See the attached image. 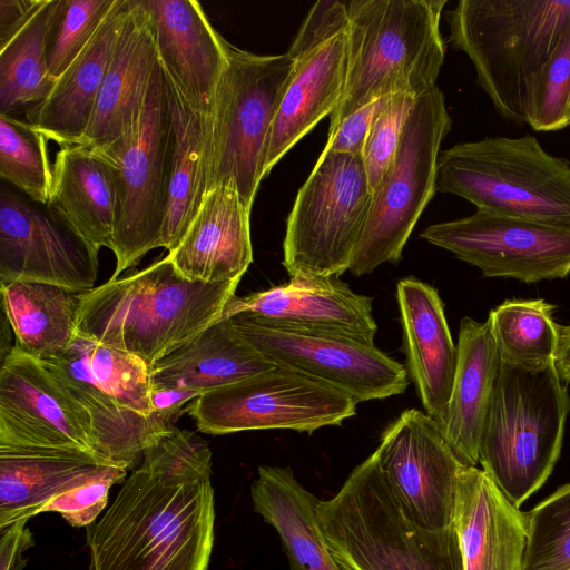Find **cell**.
I'll return each mask as SVG.
<instances>
[{
  "label": "cell",
  "instance_id": "obj_1",
  "mask_svg": "<svg viewBox=\"0 0 570 570\" xmlns=\"http://www.w3.org/2000/svg\"><path fill=\"white\" fill-rule=\"evenodd\" d=\"M212 451L175 428L142 453L88 530L89 570H207L215 541Z\"/></svg>",
  "mask_w": 570,
  "mask_h": 570
},
{
  "label": "cell",
  "instance_id": "obj_2",
  "mask_svg": "<svg viewBox=\"0 0 570 570\" xmlns=\"http://www.w3.org/2000/svg\"><path fill=\"white\" fill-rule=\"evenodd\" d=\"M239 282L189 279L165 256L82 292L77 333L150 367L220 320Z\"/></svg>",
  "mask_w": 570,
  "mask_h": 570
},
{
  "label": "cell",
  "instance_id": "obj_3",
  "mask_svg": "<svg viewBox=\"0 0 570 570\" xmlns=\"http://www.w3.org/2000/svg\"><path fill=\"white\" fill-rule=\"evenodd\" d=\"M446 0L347 1V76L328 134L380 98H417L436 86L445 58L440 22Z\"/></svg>",
  "mask_w": 570,
  "mask_h": 570
},
{
  "label": "cell",
  "instance_id": "obj_4",
  "mask_svg": "<svg viewBox=\"0 0 570 570\" xmlns=\"http://www.w3.org/2000/svg\"><path fill=\"white\" fill-rule=\"evenodd\" d=\"M317 522L341 570H464L453 524L420 527L403 510L373 452L338 492L320 500Z\"/></svg>",
  "mask_w": 570,
  "mask_h": 570
},
{
  "label": "cell",
  "instance_id": "obj_5",
  "mask_svg": "<svg viewBox=\"0 0 570 570\" xmlns=\"http://www.w3.org/2000/svg\"><path fill=\"white\" fill-rule=\"evenodd\" d=\"M570 395L554 363H501L484 419L479 463L515 507L548 480L560 456Z\"/></svg>",
  "mask_w": 570,
  "mask_h": 570
},
{
  "label": "cell",
  "instance_id": "obj_6",
  "mask_svg": "<svg viewBox=\"0 0 570 570\" xmlns=\"http://www.w3.org/2000/svg\"><path fill=\"white\" fill-rule=\"evenodd\" d=\"M445 17L451 47L468 56L497 114L525 124L527 86L570 29V0H461Z\"/></svg>",
  "mask_w": 570,
  "mask_h": 570
},
{
  "label": "cell",
  "instance_id": "obj_7",
  "mask_svg": "<svg viewBox=\"0 0 570 570\" xmlns=\"http://www.w3.org/2000/svg\"><path fill=\"white\" fill-rule=\"evenodd\" d=\"M435 190L480 212L570 225V161L549 154L533 135L485 137L441 150Z\"/></svg>",
  "mask_w": 570,
  "mask_h": 570
},
{
  "label": "cell",
  "instance_id": "obj_8",
  "mask_svg": "<svg viewBox=\"0 0 570 570\" xmlns=\"http://www.w3.org/2000/svg\"><path fill=\"white\" fill-rule=\"evenodd\" d=\"M41 362L86 412L95 452L112 464L132 469L176 428L151 414L149 366L132 354L76 333L63 351Z\"/></svg>",
  "mask_w": 570,
  "mask_h": 570
},
{
  "label": "cell",
  "instance_id": "obj_9",
  "mask_svg": "<svg viewBox=\"0 0 570 570\" xmlns=\"http://www.w3.org/2000/svg\"><path fill=\"white\" fill-rule=\"evenodd\" d=\"M173 109L167 76L159 62L130 129L101 153L115 168L116 215L110 278L160 247L168 205Z\"/></svg>",
  "mask_w": 570,
  "mask_h": 570
},
{
  "label": "cell",
  "instance_id": "obj_10",
  "mask_svg": "<svg viewBox=\"0 0 570 570\" xmlns=\"http://www.w3.org/2000/svg\"><path fill=\"white\" fill-rule=\"evenodd\" d=\"M294 60L288 52L256 55L228 45L207 153V193L233 183L252 209L261 181L269 132Z\"/></svg>",
  "mask_w": 570,
  "mask_h": 570
},
{
  "label": "cell",
  "instance_id": "obj_11",
  "mask_svg": "<svg viewBox=\"0 0 570 570\" xmlns=\"http://www.w3.org/2000/svg\"><path fill=\"white\" fill-rule=\"evenodd\" d=\"M452 119L442 90L435 86L416 98L395 157L373 190L368 217L348 272L373 273L384 263L396 264L435 190L441 142Z\"/></svg>",
  "mask_w": 570,
  "mask_h": 570
},
{
  "label": "cell",
  "instance_id": "obj_12",
  "mask_svg": "<svg viewBox=\"0 0 570 570\" xmlns=\"http://www.w3.org/2000/svg\"><path fill=\"white\" fill-rule=\"evenodd\" d=\"M372 198L362 156L324 148L287 217L283 266L289 277L347 272Z\"/></svg>",
  "mask_w": 570,
  "mask_h": 570
},
{
  "label": "cell",
  "instance_id": "obj_13",
  "mask_svg": "<svg viewBox=\"0 0 570 570\" xmlns=\"http://www.w3.org/2000/svg\"><path fill=\"white\" fill-rule=\"evenodd\" d=\"M357 404L327 383L276 365L202 394L184 412L199 432L212 435L255 430L312 433L341 425L355 415Z\"/></svg>",
  "mask_w": 570,
  "mask_h": 570
},
{
  "label": "cell",
  "instance_id": "obj_14",
  "mask_svg": "<svg viewBox=\"0 0 570 570\" xmlns=\"http://www.w3.org/2000/svg\"><path fill=\"white\" fill-rule=\"evenodd\" d=\"M347 1H317L305 17L287 51L294 67L269 132L265 177L340 105L347 76Z\"/></svg>",
  "mask_w": 570,
  "mask_h": 570
},
{
  "label": "cell",
  "instance_id": "obj_15",
  "mask_svg": "<svg viewBox=\"0 0 570 570\" xmlns=\"http://www.w3.org/2000/svg\"><path fill=\"white\" fill-rule=\"evenodd\" d=\"M229 318L240 336L273 364L327 383L357 403L400 395L409 386L405 366L374 343L278 326L247 313Z\"/></svg>",
  "mask_w": 570,
  "mask_h": 570
},
{
  "label": "cell",
  "instance_id": "obj_16",
  "mask_svg": "<svg viewBox=\"0 0 570 570\" xmlns=\"http://www.w3.org/2000/svg\"><path fill=\"white\" fill-rule=\"evenodd\" d=\"M421 237L478 267L484 277L535 283L570 274V225L476 210L430 225Z\"/></svg>",
  "mask_w": 570,
  "mask_h": 570
},
{
  "label": "cell",
  "instance_id": "obj_17",
  "mask_svg": "<svg viewBox=\"0 0 570 570\" xmlns=\"http://www.w3.org/2000/svg\"><path fill=\"white\" fill-rule=\"evenodd\" d=\"M374 452L386 482L414 522L430 530L452 525L463 465L431 416L417 409L403 411L383 432Z\"/></svg>",
  "mask_w": 570,
  "mask_h": 570
},
{
  "label": "cell",
  "instance_id": "obj_18",
  "mask_svg": "<svg viewBox=\"0 0 570 570\" xmlns=\"http://www.w3.org/2000/svg\"><path fill=\"white\" fill-rule=\"evenodd\" d=\"M99 250L32 200L0 186V283L32 281L94 288Z\"/></svg>",
  "mask_w": 570,
  "mask_h": 570
},
{
  "label": "cell",
  "instance_id": "obj_19",
  "mask_svg": "<svg viewBox=\"0 0 570 570\" xmlns=\"http://www.w3.org/2000/svg\"><path fill=\"white\" fill-rule=\"evenodd\" d=\"M0 444L79 449L98 455L86 412L40 360L14 344L0 366Z\"/></svg>",
  "mask_w": 570,
  "mask_h": 570
},
{
  "label": "cell",
  "instance_id": "obj_20",
  "mask_svg": "<svg viewBox=\"0 0 570 570\" xmlns=\"http://www.w3.org/2000/svg\"><path fill=\"white\" fill-rule=\"evenodd\" d=\"M247 313L274 325L334 333L374 343L372 298L338 276H295L287 283L234 296L223 317Z\"/></svg>",
  "mask_w": 570,
  "mask_h": 570
},
{
  "label": "cell",
  "instance_id": "obj_21",
  "mask_svg": "<svg viewBox=\"0 0 570 570\" xmlns=\"http://www.w3.org/2000/svg\"><path fill=\"white\" fill-rule=\"evenodd\" d=\"M159 62L190 108L210 119L228 45L195 0H148Z\"/></svg>",
  "mask_w": 570,
  "mask_h": 570
},
{
  "label": "cell",
  "instance_id": "obj_22",
  "mask_svg": "<svg viewBox=\"0 0 570 570\" xmlns=\"http://www.w3.org/2000/svg\"><path fill=\"white\" fill-rule=\"evenodd\" d=\"M158 53L148 0H131L81 145L105 150L137 119Z\"/></svg>",
  "mask_w": 570,
  "mask_h": 570
},
{
  "label": "cell",
  "instance_id": "obj_23",
  "mask_svg": "<svg viewBox=\"0 0 570 570\" xmlns=\"http://www.w3.org/2000/svg\"><path fill=\"white\" fill-rule=\"evenodd\" d=\"M407 372L425 413L445 423L456 368L454 345L438 291L415 277L396 284Z\"/></svg>",
  "mask_w": 570,
  "mask_h": 570
},
{
  "label": "cell",
  "instance_id": "obj_24",
  "mask_svg": "<svg viewBox=\"0 0 570 570\" xmlns=\"http://www.w3.org/2000/svg\"><path fill=\"white\" fill-rule=\"evenodd\" d=\"M452 524L464 570H523L524 512L482 469L461 468Z\"/></svg>",
  "mask_w": 570,
  "mask_h": 570
},
{
  "label": "cell",
  "instance_id": "obj_25",
  "mask_svg": "<svg viewBox=\"0 0 570 570\" xmlns=\"http://www.w3.org/2000/svg\"><path fill=\"white\" fill-rule=\"evenodd\" d=\"M250 210L233 183L218 184L206 194L185 235L167 256L193 281L242 279L253 262Z\"/></svg>",
  "mask_w": 570,
  "mask_h": 570
},
{
  "label": "cell",
  "instance_id": "obj_26",
  "mask_svg": "<svg viewBox=\"0 0 570 570\" xmlns=\"http://www.w3.org/2000/svg\"><path fill=\"white\" fill-rule=\"evenodd\" d=\"M131 0H116L86 48L55 80L48 96L26 111L28 122L48 140L78 145L87 130Z\"/></svg>",
  "mask_w": 570,
  "mask_h": 570
},
{
  "label": "cell",
  "instance_id": "obj_27",
  "mask_svg": "<svg viewBox=\"0 0 570 570\" xmlns=\"http://www.w3.org/2000/svg\"><path fill=\"white\" fill-rule=\"evenodd\" d=\"M107 465L116 464L79 449L0 444V530L42 513Z\"/></svg>",
  "mask_w": 570,
  "mask_h": 570
},
{
  "label": "cell",
  "instance_id": "obj_28",
  "mask_svg": "<svg viewBox=\"0 0 570 570\" xmlns=\"http://www.w3.org/2000/svg\"><path fill=\"white\" fill-rule=\"evenodd\" d=\"M46 207L96 249L111 250L116 215L114 165L88 146H61L52 165Z\"/></svg>",
  "mask_w": 570,
  "mask_h": 570
},
{
  "label": "cell",
  "instance_id": "obj_29",
  "mask_svg": "<svg viewBox=\"0 0 570 570\" xmlns=\"http://www.w3.org/2000/svg\"><path fill=\"white\" fill-rule=\"evenodd\" d=\"M456 352L448 414L441 430L461 464L476 466L482 428L501 366L489 323L463 317Z\"/></svg>",
  "mask_w": 570,
  "mask_h": 570
},
{
  "label": "cell",
  "instance_id": "obj_30",
  "mask_svg": "<svg viewBox=\"0 0 570 570\" xmlns=\"http://www.w3.org/2000/svg\"><path fill=\"white\" fill-rule=\"evenodd\" d=\"M276 366L222 317L161 358L150 371V387L191 389L203 394Z\"/></svg>",
  "mask_w": 570,
  "mask_h": 570
},
{
  "label": "cell",
  "instance_id": "obj_31",
  "mask_svg": "<svg viewBox=\"0 0 570 570\" xmlns=\"http://www.w3.org/2000/svg\"><path fill=\"white\" fill-rule=\"evenodd\" d=\"M256 513L277 532L289 570H341L317 522V499L288 468L259 465L250 487Z\"/></svg>",
  "mask_w": 570,
  "mask_h": 570
},
{
  "label": "cell",
  "instance_id": "obj_32",
  "mask_svg": "<svg viewBox=\"0 0 570 570\" xmlns=\"http://www.w3.org/2000/svg\"><path fill=\"white\" fill-rule=\"evenodd\" d=\"M168 83L173 109V148L160 247L170 252L185 235L207 194L210 119L196 114L169 79Z\"/></svg>",
  "mask_w": 570,
  "mask_h": 570
},
{
  "label": "cell",
  "instance_id": "obj_33",
  "mask_svg": "<svg viewBox=\"0 0 570 570\" xmlns=\"http://www.w3.org/2000/svg\"><path fill=\"white\" fill-rule=\"evenodd\" d=\"M81 294L42 282L1 284L2 312L13 332L14 345L41 361L58 355L77 333Z\"/></svg>",
  "mask_w": 570,
  "mask_h": 570
},
{
  "label": "cell",
  "instance_id": "obj_34",
  "mask_svg": "<svg viewBox=\"0 0 570 570\" xmlns=\"http://www.w3.org/2000/svg\"><path fill=\"white\" fill-rule=\"evenodd\" d=\"M59 0H42L27 23L0 47V115L36 105L50 92L47 42Z\"/></svg>",
  "mask_w": 570,
  "mask_h": 570
},
{
  "label": "cell",
  "instance_id": "obj_35",
  "mask_svg": "<svg viewBox=\"0 0 570 570\" xmlns=\"http://www.w3.org/2000/svg\"><path fill=\"white\" fill-rule=\"evenodd\" d=\"M554 305L542 298L505 299L489 312L501 363L539 366L554 363L559 331Z\"/></svg>",
  "mask_w": 570,
  "mask_h": 570
},
{
  "label": "cell",
  "instance_id": "obj_36",
  "mask_svg": "<svg viewBox=\"0 0 570 570\" xmlns=\"http://www.w3.org/2000/svg\"><path fill=\"white\" fill-rule=\"evenodd\" d=\"M47 140L30 122L0 115V178L43 206L52 186Z\"/></svg>",
  "mask_w": 570,
  "mask_h": 570
},
{
  "label": "cell",
  "instance_id": "obj_37",
  "mask_svg": "<svg viewBox=\"0 0 570 570\" xmlns=\"http://www.w3.org/2000/svg\"><path fill=\"white\" fill-rule=\"evenodd\" d=\"M523 570L570 569V483L524 512Z\"/></svg>",
  "mask_w": 570,
  "mask_h": 570
},
{
  "label": "cell",
  "instance_id": "obj_38",
  "mask_svg": "<svg viewBox=\"0 0 570 570\" xmlns=\"http://www.w3.org/2000/svg\"><path fill=\"white\" fill-rule=\"evenodd\" d=\"M570 29L548 60L530 79L524 97V121L535 131L570 126Z\"/></svg>",
  "mask_w": 570,
  "mask_h": 570
},
{
  "label": "cell",
  "instance_id": "obj_39",
  "mask_svg": "<svg viewBox=\"0 0 570 570\" xmlns=\"http://www.w3.org/2000/svg\"><path fill=\"white\" fill-rule=\"evenodd\" d=\"M116 0H59L47 42L50 79L60 77L86 48Z\"/></svg>",
  "mask_w": 570,
  "mask_h": 570
},
{
  "label": "cell",
  "instance_id": "obj_40",
  "mask_svg": "<svg viewBox=\"0 0 570 570\" xmlns=\"http://www.w3.org/2000/svg\"><path fill=\"white\" fill-rule=\"evenodd\" d=\"M415 98L405 94L386 97L370 128L362 159L373 190L391 166Z\"/></svg>",
  "mask_w": 570,
  "mask_h": 570
},
{
  "label": "cell",
  "instance_id": "obj_41",
  "mask_svg": "<svg viewBox=\"0 0 570 570\" xmlns=\"http://www.w3.org/2000/svg\"><path fill=\"white\" fill-rule=\"evenodd\" d=\"M127 471L118 465L104 466L85 483L51 500L42 512H57L75 528L91 525L105 510L111 487L122 483Z\"/></svg>",
  "mask_w": 570,
  "mask_h": 570
},
{
  "label": "cell",
  "instance_id": "obj_42",
  "mask_svg": "<svg viewBox=\"0 0 570 570\" xmlns=\"http://www.w3.org/2000/svg\"><path fill=\"white\" fill-rule=\"evenodd\" d=\"M386 97L372 101L346 117L328 134L324 148L335 153L362 156L370 128Z\"/></svg>",
  "mask_w": 570,
  "mask_h": 570
},
{
  "label": "cell",
  "instance_id": "obj_43",
  "mask_svg": "<svg viewBox=\"0 0 570 570\" xmlns=\"http://www.w3.org/2000/svg\"><path fill=\"white\" fill-rule=\"evenodd\" d=\"M27 522L28 519L18 520L0 530V570H22L26 567L22 553L35 544Z\"/></svg>",
  "mask_w": 570,
  "mask_h": 570
},
{
  "label": "cell",
  "instance_id": "obj_44",
  "mask_svg": "<svg viewBox=\"0 0 570 570\" xmlns=\"http://www.w3.org/2000/svg\"><path fill=\"white\" fill-rule=\"evenodd\" d=\"M203 393L191 389L158 386L150 387L151 414L170 428L185 411V405Z\"/></svg>",
  "mask_w": 570,
  "mask_h": 570
},
{
  "label": "cell",
  "instance_id": "obj_45",
  "mask_svg": "<svg viewBox=\"0 0 570 570\" xmlns=\"http://www.w3.org/2000/svg\"><path fill=\"white\" fill-rule=\"evenodd\" d=\"M42 0H0V47L30 19Z\"/></svg>",
  "mask_w": 570,
  "mask_h": 570
},
{
  "label": "cell",
  "instance_id": "obj_46",
  "mask_svg": "<svg viewBox=\"0 0 570 570\" xmlns=\"http://www.w3.org/2000/svg\"><path fill=\"white\" fill-rule=\"evenodd\" d=\"M559 343L554 358L556 371L562 382L570 383V324L559 325Z\"/></svg>",
  "mask_w": 570,
  "mask_h": 570
},
{
  "label": "cell",
  "instance_id": "obj_47",
  "mask_svg": "<svg viewBox=\"0 0 570 570\" xmlns=\"http://www.w3.org/2000/svg\"><path fill=\"white\" fill-rule=\"evenodd\" d=\"M569 112H570V109H569Z\"/></svg>",
  "mask_w": 570,
  "mask_h": 570
},
{
  "label": "cell",
  "instance_id": "obj_48",
  "mask_svg": "<svg viewBox=\"0 0 570 570\" xmlns=\"http://www.w3.org/2000/svg\"><path fill=\"white\" fill-rule=\"evenodd\" d=\"M570 570V569H569Z\"/></svg>",
  "mask_w": 570,
  "mask_h": 570
}]
</instances>
